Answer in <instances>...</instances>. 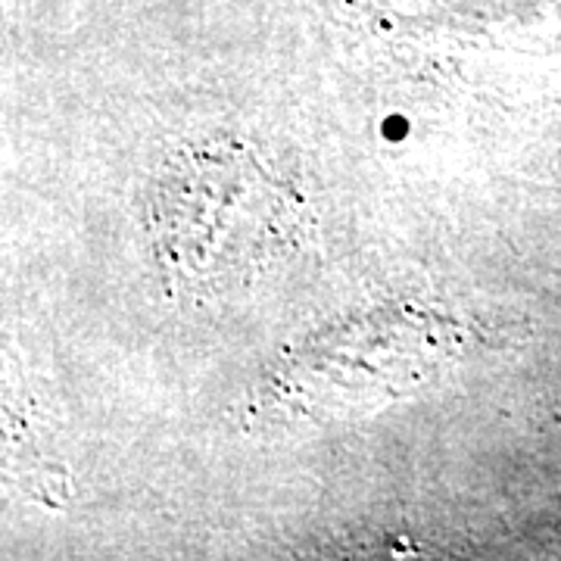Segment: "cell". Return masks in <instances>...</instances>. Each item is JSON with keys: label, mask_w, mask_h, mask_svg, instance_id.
Segmentation results:
<instances>
[{"label": "cell", "mask_w": 561, "mask_h": 561, "mask_svg": "<svg viewBox=\"0 0 561 561\" xmlns=\"http://www.w3.org/2000/svg\"><path fill=\"white\" fill-rule=\"evenodd\" d=\"M449 346L443 321L415 309H378L309 337L280 383L306 415H356L415 390Z\"/></svg>", "instance_id": "2"}, {"label": "cell", "mask_w": 561, "mask_h": 561, "mask_svg": "<svg viewBox=\"0 0 561 561\" xmlns=\"http://www.w3.org/2000/svg\"><path fill=\"white\" fill-rule=\"evenodd\" d=\"M147 228L169 294L209 300L241 294L290 260L309 238V209L253 147L209 138L157 165Z\"/></svg>", "instance_id": "1"}]
</instances>
